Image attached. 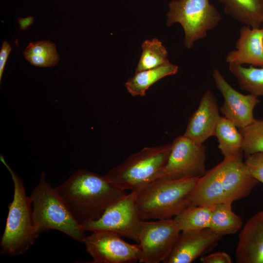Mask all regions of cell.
<instances>
[{
	"label": "cell",
	"instance_id": "6da1fadb",
	"mask_svg": "<svg viewBox=\"0 0 263 263\" xmlns=\"http://www.w3.org/2000/svg\"><path fill=\"white\" fill-rule=\"evenodd\" d=\"M55 189L80 225L98 219L126 194L104 176L84 169L75 171Z\"/></svg>",
	"mask_w": 263,
	"mask_h": 263
},
{
	"label": "cell",
	"instance_id": "7a4b0ae2",
	"mask_svg": "<svg viewBox=\"0 0 263 263\" xmlns=\"http://www.w3.org/2000/svg\"><path fill=\"white\" fill-rule=\"evenodd\" d=\"M243 153L224 158L199 178L189 198L190 206L232 203L248 196L259 182L244 162Z\"/></svg>",
	"mask_w": 263,
	"mask_h": 263
},
{
	"label": "cell",
	"instance_id": "3957f363",
	"mask_svg": "<svg viewBox=\"0 0 263 263\" xmlns=\"http://www.w3.org/2000/svg\"><path fill=\"white\" fill-rule=\"evenodd\" d=\"M0 160L11 174L14 188L13 199L8 205L5 229L0 242V253L17 256L25 253L39 234L35 224L31 199L26 194L22 180L2 155Z\"/></svg>",
	"mask_w": 263,
	"mask_h": 263
},
{
	"label": "cell",
	"instance_id": "277c9868",
	"mask_svg": "<svg viewBox=\"0 0 263 263\" xmlns=\"http://www.w3.org/2000/svg\"><path fill=\"white\" fill-rule=\"evenodd\" d=\"M198 178L158 180L136 192L135 204L141 220L175 217L189 206Z\"/></svg>",
	"mask_w": 263,
	"mask_h": 263
},
{
	"label": "cell",
	"instance_id": "5b68a950",
	"mask_svg": "<svg viewBox=\"0 0 263 263\" xmlns=\"http://www.w3.org/2000/svg\"><path fill=\"white\" fill-rule=\"evenodd\" d=\"M29 196L35 224L39 234L56 230L83 243L86 237L85 231L74 219L55 188L46 181L44 172Z\"/></svg>",
	"mask_w": 263,
	"mask_h": 263
},
{
	"label": "cell",
	"instance_id": "8992f818",
	"mask_svg": "<svg viewBox=\"0 0 263 263\" xmlns=\"http://www.w3.org/2000/svg\"><path fill=\"white\" fill-rule=\"evenodd\" d=\"M171 148L172 143L144 148L130 155L104 176L118 188L137 192L158 179Z\"/></svg>",
	"mask_w": 263,
	"mask_h": 263
},
{
	"label": "cell",
	"instance_id": "52a82bcc",
	"mask_svg": "<svg viewBox=\"0 0 263 263\" xmlns=\"http://www.w3.org/2000/svg\"><path fill=\"white\" fill-rule=\"evenodd\" d=\"M166 24L169 27L175 23L182 27L184 45L192 48L196 41L207 37L221 20V15L209 0H172L169 3Z\"/></svg>",
	"mask_w": 263,
	"mask_h": 263
},
{
	"label": "cell",
	"instance_id": "ba28073f",
	"mask_svg": "<svg viewBox=\"0 0 263 263\" xmlns=\"http://www.w3.org/2000/svg\"><path fill=\"white\" fill-rule=\"evenodd\" d=\"M135 192L121 197L97 219L81 225L86 231H110L138 242V235L143 220L135 204Z\"/></svg>",
	"mask_w": 263,
	"mask_h": 263
},
{
	"label": "cell",
	"instance_id": "9c48e42d",
	"mask_svg": "<svg viewBox=\"0 0 263 263\" xmlns=\"http://www.w3.org/2000/svg\"><path fill=\"white\" fill-rule=\"evenodd\" d=\"M206 150L204 144H197L184 135L177 137L172 143L166 165L157 180L202 177L207 171Z\"/></svg>",
	"mask_w": 263,
	"mask_h": 263
},
{
	"label": "cell",
	"instance_id": "30bf717a",
	"mask_svg": "<svg viewBox=\"0 0 263 263\" xmlns=\"http://www.w3.org/2000/svg\"><path fill=\"white\" fill-rule=\"evenodd\" d=\"M181 232L173 218L142 221L138 235L141 263L163 262L170 253Z\"/></svg>",
	"mask_w": 263,
	"mask_h": 263
},
{
	"label": "cell",
	"instance_id": "8fae6325",
	"mask_svg": "<svg viewBox=\"0 0 263 263\" xmlns=\"http://www.w3.org/2000/svg\"><path fill=\"white\" fill-rule=\"evenodd\" d=\"M110 231H96L86 237L83 243L93 263H133L139 262V244H130Z\"/></svg>",
	"mask_w": 263,
	"mask_h": 263
},
{
	"label": "cell",
	"instance_id": "7c38bea8",
	"mask_svg": "<svg viewBox=\"0 0 263 263\" xmlns=\"http://www.w3.org/2000/svg\"><path fill=\"white\" fill-rule=\"evenodd\" d=\"M212 76L217 89L224 99L220 108L224 116L232 121L238 129L244 128L253 122L255 119L254 109L260 102L258 97L251 94H244L236 90L218 68L213 69Z\"/></svg>",
	"mask_w": 263,
	"mask_h": 263
},
{
	"label": "cell",
	"instance_id": "4fadbf2b",
	"mask_svg": "<svg viewBox=\"0 0 263 263\" xmlns=\"http://www.w3.org/2000/svg\"><path fill=\"white\" fill-rule=\"evenodd\" d=\"M217 99L211 89L202 96L198 107L190 116L183 134L195 143L203 144L214 136L221 116Z\"/></svg>",
	"mask_w": 263,
	"mask_h": 263
},
{
	"label": "cell",
	"instance_id": "5bb4252c",
	"mask_svg": "<svg viewBox=\"0 0 263 263\" xmlns=\"http://www.w3.org/2000/svg\"><path fill=\"white\" fill-rule=\"evenodd\" d=\"M222 236L210 228L181 231L164 263H190L217 244Z\"/></svg>",
	"mask_w": 263,
	"mask_h": 263
},
{
	"label": "cell",
	"instance_id": "9a60e30c",
	"mask_svg": "<svg viewBox=\"0 0 263 263\" xmlns=\"http://www.w3.org/2000/svg\"><path fill=\"white\" fill-rule=\"evenodd\" d=\"M236 50L229 52L225 56L228 64H233L263 67V29L244 25L240 29Z\"/></svg>",
	"mask_w": 263,
	"mask_h": 263
},
{
	"label": "cell",
	"instance_id": "2e32d148",
	"mask_svg": "<svg viewBox=\"0 0 263 263\" xmlns=\"http://www.w3.org/2000/svg\"><path fill=\"white\" fill-rule=\"evenodd\" d=\"M235 259L238 263H263V210L251 217L242 228Z\"/></svg>",
	"mask_w": 263,
	"mask_h": 263
},
{
	"label": "cell",
	"instance_id": "e0dca14e",
	"mask_svg": "<svg viewBox=\"0 0 263 263\" xmlns=\"http://www.w3.org/2000/svg\"><path fill=\"white\" fill-rule=\"evenodd\" d=\"M224 12L235 20L252 28L263 23V0H217Z\"/></svg>",
	"mask_w": 263,
	"mask_h": 263
},
{
	"label": "cell",
	"instance_id": "ac0fdd59",
	"mask_svg": "<svg viewBox=\"0 0 263 263\" xmlns=\"http://www.w3.org/2000/svg\"><path fill=\"white\" fill-rule=\"evenodd\" d=\"M178 67L170 62L153 69L135 72L129 78L125 86L132 96H144L149 87L161 78L176 74Z\"/></svg>",
	"mask_w": 263,
	"mask_h": 263
},
{
	"label": "cell",
	"instance_id": "d6986e66",
	"mask_svg": "<svg viewBox=\"0 0 263 263\" xmlns=\"http://www.w3.org/2000/svg\"><path fill=\"white\" fill-rule=\"evenodd\" d=\"M219 143L218 148L224 158L233 157L243 151V136L237 127L225 116H221L214 135Z\"/></svg>",
	"mask_w": 263,
	"mask_h": 263
},
{
	"label": "cell",
	"instance_id": "ffe728a7",
	"mask_svg": "<svg viewBox=\"0 0 263 263\" xmlns=\"http://www.w3.org/2000/svg\"><path fill=\"white\" fill-rule=\"evenodd\" d=\"M214 206H189L173 219L181 232L209 228Z\"/></svg>",
	"mask_w": 263,
	"mask_h": 263
},
{
	"label": "cell",
	"instance_id": "44dd1931",
	"mask_svg": "<svg viewBox=\"0 0 263 263\" xmlns=\"http://www.w3.org/2000/svg\"><path fill=\"white\" fill-rule=\"evenodd\" d=\"M232 203L215 205L212 213L209 228L221 236L235 234L243 225L242 218L232 211Z\"/></svg>",
	"mask_w": 263,
	"mask_h": 263
},
{
	"label": "cell",
	"instance_id": "7402d4cb",
	"mask_svg": "<svg viewBox=\"0 0 263 263\" xmlns=\"http://www.w3.org/2000/svg\"><path fill=\"white\" fill-rule=\"evenodd\" d=\"M228 68L241 90L263 97V67L230 64Z\"/></svg>",
	"mask_w": 263,
	"mask_h": 263
},
{
	"label": "cell",
	"instance_id": "603a6c76",
	"mask_svg": "<svg viewBox=\"0 0 263 263\" xmlns=\"http://www.w3.org/2000/svg\"><path fill=\"white\" fill-rule=\"evenodd\" d=\"M23 55L32 65L38 67L54 66L59 60L55 44L48 40L30 43Z\"/></svg>",
	"mask_w": 263,
	"mask_h": 263
},
{
	"label": "cell",
	"instance_id": "cb8c5ba5",
	"mask_svg": "<svg viewBox=\"0 0 263 263\" xmlns=\"http://www.w3.org/2000/svg\"><path fill=\"white\" fill-rule=\"evenodd\" d=\"M142 52L135 72L153 69L170 63L168 54L161 41L156 38L146 40L142 45Z\"/></svg>",
	"mask_w": 263,
	"mask_h": 263
},
{
	"label": "cell",
	"instance_id": "d4e9b609",
	"mask_svg": "<svg viewBox=\"0 0 263 263\" xmlns=\"http://www.w3.org/2000/svg\"><path fill=\"white\" fill-rule=\"evenodd\" d=\"M243 136V151L245 156L263 152V118L255 119L250 124L239 129Z\"/></svg>",
	"mask_w": 263,
	"mask_h": 263
},
{
	"label": "cell",
	"instance_id": "484cf974",
	"mask_svg": "<svg viewBox=\"0 0 263 263\" xmlns=\"http://www.w3.org/2000/svg\"><path fill=\"white\" fill-rule=\"evenodd\" d=\"M245 163L251 174L263 184V152L248 156Z\"/></svg>",
	"mask_w": 263,
	"mask_h": 263
},
{
	"label": "cell",
	"instance_id": "4316f807",
	"mask_svg": "<svg viewBox=\"0 0 263 263\" xmlns=\"http://www.w3.org/2000/svg\"><path fill=\"white\" fill-rule=\"evenodd\" d=\"M203 263H231L230 256L224 252H217L203 256L200 258Z\"/></svg>",
	"mask_w": 263,
	"mask_h": 263
},
{
	"label": "cell",
	"instance_id": "83f0119b",
	"mask_svg": "<svg viewBox=\"0 0 263 263\" xmlns=\"http://www.w3.org/2000/svg\"><path fill=\"white\" fill-rule=\"evenodd\" d=\"M11 49L7 41L5 40L3 42L0 51V82H1L5 65Z\"/></svg>",
	"mask_w": 263,
	"mask_h": 263
},
{
	"label": "cell",
	"instance_id": "f1b7e54d",
	"mask_svg": "<svg viewBox=\"0 0 263 263\" xmlns=\"http://www.w3.org/2000/svg\"><path fill=\"white\" fill-rule=\"evenodd\" d=\"M34 18L32 16L19 19V29L22 30H26L34 22Z\"/></svg>",
	"mask_w": 263,
	"mask_h": 263
},
{
	"label": "cell",
	"instance_id": "f546056e",
	"mask_svg": "<svg viewBox=\"0 0 263 263\" xmlns=\"http://www.w3.org/2000/svg\"><path fill=\"white\" fill-rule=\"evenodd\" d=\"M261 27L263 29V23L262 26Z\"/></svg>",
	"mask_w": 263,
	"mask_h": 263
}]
</instances>
